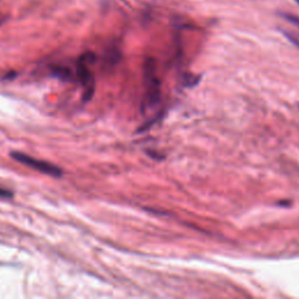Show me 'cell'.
Returning a JSON list of instances; mask_svg holds the SVG:
<instances>
[{
  "mask_svg": "<svg viewBox=\"0 0 299 299\" xmlns=\"http://www.w3.org/2000/svg\"><path fill=\"white\" fill-rule=\"evenodd\" d=\"M11 157L14 159V160L19 161L23 165H26V166L33 168V170L39 171V172L48 174V176L55 177V178H60L63 172L61 171V168L59 166H55L48 161H43L39 160V159H35L30 155H27L25 153H21V152H11Z\"/></svg>",
  "mask_w": 299,
  "mask_h": 299,
  "instance_id": "cell-3",
  "label": "cell"
},
{
  "mask_svg": "<svg viewBox=\"0 0 299 299\" xmlns=\"http://www.w3.org/2000/svg\"><path fill=\"white\" fill-rule=\"evenodd\" d=\"M144 79H145V95L143 99V111L154 108L159 104L161 97L160 82L155 74V64L152 59H148L144 64Z\"/></svg>",
  "mask_w": 299,
  "mask_h": 299,
  "instance_id": "cell-1",
  "label": "cell"
},
{
  "mask_svg": "<svg viewBox=\"0 0 299 299\" xmlns=\"http://www.w3.org/2000/svg\"><path fill=\"white\" fill-rule=\"evenodd\" d=\"M13 198V193L8 189L5 188H0V199H11Z\"/></svg>",
  "mask_w": 299,
  "mask_h": 299,
  "instance_id": "cell-6",
  "label": "cell"
},
{
  "mask_svg": "<svg viewBox=\"0 0 299 299\" xmlns=\"http://www.w3.org/2000/svg\"><path fill=\"white\" fill-rule=\"evenodd\" d=\"M93 61H95V55L92 53H86L77 62L76 76L83 87V102L90 101L95 92V79L89 69V64H91Z\"/></svg>",
  "mask_w": 299,
  "mask_h": 299,
  "instance_id": "cell-2",
  "label": "cell"
},
{
  "mask_svg": "<svg viewBox=\"0 0 299 299\" xmlns=\"http://www.w3.org/2000/svg\"><path fill=\"white\" fill-rule=\"evenodd\" d=\"M280 17L284 18L285 20H288L290 24L294 25V26L298 30H283V33H284V35L288 37L290 41L299 48V18L296 17V15H294V14H290V13H280Z\"/></svg>",
  "mask_w": 299,
  "mask_h": 299,
  "instance_id": "cell-4",
  "label": "cell"
},
{
  "mask_svg": "<svg viewBox=\"0 0 299 299\" xmlns=\"http://www.w3.org/2000/svg\"><path fill=\"white\" fill-rule=\"evenodd\" d=\"M55 76L60 77L61 80H70L71 79V71L67 67H56L54 70Z\"/></svg>",
  "mask_w": 299,
  "mask_h": 299,
  "instance_id": "cell-5",
  "label": "cell"
},
{
  "mask_svg": "<svg viewBox=\"0 0 299 299\" xmlns=\"http://www.w3.org/2000/svg\"><path fill=\"white\" fill-rule=\"evenodd\" d=\"M295 1H296V2H297V4L299 5V0H295Z\"/></svg>",
  "mask_w": 299,
  "mask_h": 299,
  "instance_id": "cell-7",
  "label": "cell"
}]
</instances>
